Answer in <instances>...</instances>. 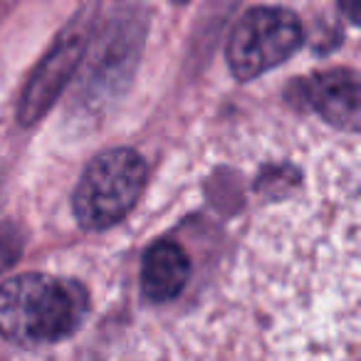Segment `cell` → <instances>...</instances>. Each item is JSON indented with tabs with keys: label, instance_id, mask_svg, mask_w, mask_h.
<instances>
[{
	"label": "cell",
	"instance_id": "cell-1",
	"mask_svg": "<svg viewBox=\"0 0 361 361\" xmlns=\"http://www.w3.org/2000/svg\"><path fill=\"white\" fill-rule=\"evenodd\" d=\"M87 312L82 285L27 272L0 287V334L18 344L70 336Z\"/></svg>",
	"mask_w": 361,
	"mask_h": 361
},
{
	"label": "cell",
	"instance_id": "cell-2",
	"mask_svg": "<svg viewBox=\"0 0 361 361\" xmlns=\"http://www.w3.org/2000/svg\"><path fill=\"white\" fill-rule=\"evenodd\" d=\"M146 180V164L131 149L94 156L75 191V216L87 231H104L134 208Z\"/></svg>",
	"mask_w": 361,
	"mask_h": 361
},
{
	"label": "cell",
	"instance_id": "cell-3",
	"mask_svg": "<svg viewBox=\"0 0 361 361\" xmlns=\"http://www.w3.org/2000/svg\"><path fill=\"white\" fill-rule=\"evenodd\" d=\"M300 45L302 25L290 11L255 8L240 18L228 40V65L245 82L282 65Z\"/></svg>",
	"mask_w": 361,
	"mask_h": 361
},
{
	"label": "cell",
	"instance_id": "cell-4",
	"mask_svg": "<svg viewBox=\"0 0 361 361\" xmlns=\"http://www.w3.org/2000/svg\"><path fill=\"white\" fill-rule=\"evenodd\" d=\"M82 50H85V40L80 35L62 37L50 50V55L40 62L30 85L23 92L20 109H18V116H20L23 124H32L50 109V104L57 99L62 87L75 75L77 65L82 60Z\"/></svg>",
	"mask_w": 361,
	"mask_h": 361
},
{
	"label": "cell",
	"instance_id": "cell-5",
	"mask_svg": "<svg viewBox=\"0 0 361 361\" xmlns=\"http://www.w3.org/2000/svg\"><path fill=\"white\" fill-rule=\"evenodd\" d=\"M307 99L324 121L346 131H361V75L351 70L319 72L307 85Z\"/></svg>",
	"mask_w": 361,
	"mask_h": 361
},
{
	"label": "cell",
	"instance_id": "cell-6",
	"mask_svg": "<svg viewBox=\"0 0 361 361\" xmlns=\"http://www.w3.org/2000/svg\"><path fill=\"white\" fill-rule=\"evenodd\" d=\"M191 262L183 247L176 243H156L144 257L141 287L144 295L154 302H169L186 287Z\"/></svg>",
	"mask_w": 361,
	"mask_h": 361
},
{
	"label": "cell",
	"instance_id": "cell-7",
	"mask_svg": "<svg viewBox=\"0 0 361 361\" xmlns=\"http://www.w3.org/2000/svg\"><path fill=\"white\" fill-rule=\"evenodd\" d=\"M16 252H18V245H16V240H13V238H8V240H3V238H0V270L11 265L13 257H16Z\"/></svg>",
	"mask_w": 361,
	"mask_h": 361
},
{
	"label": "cell",
	"instance_id": "cell-8",
	"mask_svg": "<svg viewBox=\"0 0 361 361\" xmlns=\"http://www.w3.org/2000/svg\"><path fill=\"white\" fill-rule=\"evenodd\" d=\"M339 6H341L344 16L349 18L351 23L361 25V0H339Z\"/></svg>",
	"mask_w": 361,
	"mask_h": 361
},
{
	"label": "cell",
	"instance_id": "cell-9",
	"mask_svg": "<svg viewBox=\"0 0 361 361\" xmlns=\"http://www.w3.org/2000/svg\"><path fill=\"white\" fill-rule=\"evenodd\" d=\"M176 3H186V0H176Z\"/></svg>",
	"mask_w": 361,
	"mask_h": 361
}]
</instances>
